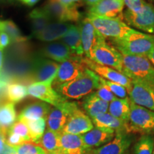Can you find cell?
<instances>
[{"instance_id":"28","label":"cell","mask_w":154,"mask_h":154,"mask_svg":"<svg viewBox=\"0 0 154 154\" xmlns=\"http://www.w3.org/2000/svg\"><path fill=\"white\" fill-rule=\"evenodd\" d=\"M109 113L119 120L128 124L131 112V100L129 97L116 99L109 103Z\"/></svg>"},{"instance_id":"21","label":"cell","mask_w":154,"mask_h":154,"mask_svg":"<svg viewBox=\"0 0 154 154\" xmlns=\"http://www.w3.org/2000/svg\"><path fill=\"white\" fill-rule=\"evenodd\" d=\"M60 146L62 154H85L82 135H75L61 132L60 134Z\"/></svg>"},{"instance_id":"49","label":"cell","mask_w":154,"mask_h":154,"mask_svg":"<svg viewBox=\"0 0 154 154\" xmlns=\"http://www.w3.org/2000/svg\"><path fill=\"white\" fill-rule=\"evenodd\" d=\"M6 85H7V84H6L5 81L0 79V94H1V92L4 89H5Z\"/></svg>"},{"instance_id":"45","label":"cell","mask_w":154,"mask_h":154,"mask_svg":"<svg viewBox=\"0 0 154 154\" xmlns=\"http://www.w3.org/2000/svg\"><path fill=\"white\" fill-rule=\"evenodd\" d=\"M6 141H5V137L3 136L2 134H0V151H2L6 145Z\"/></svg>"},{"instance_id":"8","label":"cell","mask_w":154,"mask_h":154,"mask_svg":"<svg viewBox=\"0 0 154 154\" xmlns=\"http://www.w3.org/2000/svg\"><path fill=\"white\" fill-rule=\"evenodd\" d=\"M134 141L132 133H116L114 138L105 145L86 151L85 154H128L131 146Z\"/></svg>"},{"instance_id":"44","label":"cell","mask_w":154,"mask_h":154,"mask_svg":"<svg viewBox=\"0 0 154 154\" xmlns=\"http://www.w3.org/2000/svg\"><path fill=\"white\" fill-rule=\"evenodd\" d=\"M22 2L28 6H34L38 2L39 0H20Z\"/></svg>"},{"instance_id":"4","label":"cell","mask_w":154,"mask_h":154,"mask_svg":"<svg viewBox=\"0 0 154 154\" xmlns=\"http://www.w3.org/2000/svg\"><path fill=\"white\" fill-rule=\"evenodd\" d=\"M87 18L103 37L113 40L125 37L134 29L119 18L96 16H88Z\"/></svg>"},{"instance_id":"13","label":"cell","mask_w":154,"mask_h":154,"mask_svg":"<svg viewBox=\"0 0 154 154\" xmlns=\"http://www.w3.org/2000/svg\"><path fill=\"white\" fill-rule=\"evenodd\" d=\"M83 61L88 69L96 73L100 77L106 80L117 83L120 85H122L126 88L128 93H129L131 89L132 82L128 77H127L123 73L119 72L114 69L111 68V67L100 65L87 57L83 58Z\"/></svg>"},{"instance_id":"27","label":"cell","mask_w":154,"mask_h":154,"mask_svg":"<svg viewBox=\"0 0 154 154\" xmlns=\"http://www.w3.org/2000/svg\"><path fill=\"white\" fill-rule=\"evenodd\" d=\"M61 42L65 44L74 55L82 57L84 54L82 37H81V30L79 26L71 24L70 27L62 38Z\"/></svg>"},{"instance_id":"7","label":"cell","mask_w":154,"mask_h":154,"mask_svg":"<svg viewBox=\"0 0 154 154\" xmlns=\"http://www.w3.org/2000/svg\"><path fill=\"white\" fill-rule=\"evenodd\" d=\"M124 19L127 25L154 35V6L151 4L145 2L142 10L138 13L126 9L124 13Z\"/></svg>"},{"instance_id":"16","label":"cell","mask_w":154,"mask_h":154,"mask_svg":"<svg viewBox=\"0 0 154 154\" xmlns=\"http://www.w3.org/2000/svg\"><path fill=\"white\" fill-rule=\"evenodd\" d=\"M124 0H101L88 9V16L124 19Z\"/></svg>"},{"instance_id":"2","label":"cell","mask_w":154,"mask_h":154,"mask_svg":"<svg viewBox=\"0 0 154 154\" xmlns=\"http://www.w3.org/2000/svg\"><path fill=\"white\" fill-rule=\"evenodd\" d=\"M113 42L122 54L147 57L154 48V35L133 29L126 36Z\"/></svg>"},{"instance_id":"36","label":"cell","mask_w":154,"mask_h":154,"mask_svg":"<svg viewBox=\"0 0 154 154\" xmlns=\"http://www.w3.org/2000/svg\"><path fill=\"white\" fill-rule=\"evenodd\" d=\"M14 149L17 154H47L40 146L33 142H25Z\"/></svg>"},{"instance_id":"15","label":"cell","mask_w":154,"mask_h":154,"mask_svg":"<svg viewBox=\"0 0 154 154\" xmlns=\"http://www.w3.org/2000/svg\"><path fill=\"white\" fill-rule=\"evenodd\" d=\"M79 27L84 53L86 57L91 59L94 49L105 40V38L96 29L88 18L82 21Z\"/></svg>"},{"instance_id":"6","label":"cell","mask_w":154,"mask_h":154,"mask_svg":"<svg viewBox=\"0 0 154 154\" xmlns=\"http://www.w3.org/2000/svg\"><path fill=\"white\" fill-rule=\"evenodd\" d=\"M91 60L100 65L109 66L122 72L123 55L119 50L102 41L94 49Z\"/></svg>"},{"instance_id":"25","label":"cell","mask_w":154,"mask_h":154,"mask_svg":"<svg viewBox=\"0 0 154 154\" xmlns=\"http://www.w3.org/2000/svg\"><path fill=\"white\" fill-rule=\"evenodd\" d=\"M51 108L45 102H35L26 106L21 111L18 120H37L47 118Z\"/></svg>"},{"instance_id":"50","label":"cell","mask_w":154,"mask_h":154,"mask_svg":"<svg viewBox=\"0 0 154 154\" xmlns=\"http://www.w3.org/2000/svg\"><path fill=\"white\" fill-rule=\"evenodd\" d=\"M74 3L76 4V5L78 7V6L80 5V4H82V0H74Z\"/></svg>"},{"instance_id":"34","label":"cell","mask_w":154,"mask_h":154,"mask_svg":"<svg viewBox=\"0 0 154 154\" xmlns=\"http://www.w3.org/2000/svg\"><path fill=\"white\" fill-rule=\"evenodd\" d=\"M154 138L151 134H145L140 137L134 146V154H153Z\"/></svg>"},{"instance_id":"10","label":"cell","mask_w":154,"mask_h":154,"mask_svg":"<svg viewBox=\"0 0 154 154\" xmlns=\"http://www.w3.org/2000/svg\"><path fill=\"white\" fill-rule=\"evenodd\" d=\"M87 67L83 61V58L74 56L59 64L57 75L53 82L54 86L71 82L81 76Z\"/></svg>"},{"instance_id":"12","label":"cell","mask_w":154,"mask_h":154,"mask_svg":"<svg viewBox=\"0 0 154 154\" xmlns=\"http://www.w3.org/2000/svg\"><path fill=\"white\" fill-rule=\"evenodd\" d=\"M94 128L92 120L82 111L76 104L71 111L62 132L66 134L82 135Z\"/></svg>"},{"instance_id":"37","label":"cell","mask_w":154,"mask_h":154,"mask_svg":"<svg viewBox=\"0 0 154 154\" xmlns=\"http://www.w3.org/2000/svg\"><path fill=\"white\" fill-rule=\"evenodd\" d=\"M8 132L14 133V134L19 135L24 138L26 142H32L31 141L29 130L27 125L25 124V122L23 121L18 120L17 122H15Z\"/></svg>"},{"instance_id":"51","label":"cell","mask_w":154,"mask_h":154,"mask_svg":"<svg viewBox=\"0 0 154 154\" xmlns=\"http://www.w3.org/2000/svg\"><path fill=\"white\" fill-rule=\"evenodd\" d=\"M153 154H154V149H153Z\"/></svg>"},{"instance_id":"39","label":"cell","mask_w":154,"mask_h":154,"mask_svg":"<svg viewBox=\"0 0 154 154\" xmlns=\"http://www.w3.org/2000/svg\"><path fill=\"white\" fill-rule=\"evenodd\" d=\"M127 9L134 13H138L143 9L145 2L143 0H124Z\"/></svg>"},{"instance_id":"52","label":"cell","mask_w":154,"mask_h":154,"mask_svg":"<svg viewBox=\"0 0 154 154\" xmlns=\"http://www.w3.org/2000/svg\"><path fill=\"white\" fill-rule=\"evenodd\" d=\"M153 1H154V0H153Z\"/></svg>"},{"instance_id":"22","label":"cell","mask_w":154,"mask_h":154,"mask_svg":"<svg viewBox=\"0 0 154 154\" xmlns=\"http://www.w3.org/2000/svg\"><path fill=\"white\" fill-rule=\"evenodd\" d=\"M91 120L94 126H95L96 128L111 131L115 133L121 131L128 132V124L113 116L109 112L97 116Z\"/></svg>"},{"instance_id":"32","label":"cell","mask_w":154,"mask_h":154,"mask_svg":"<svg viewBox=\"0 0 154 154\" xmlns=\"http://www.w3.org/2000/svg\"><path fill=\"white\" fill-rule=\"evenodd\" d=\"M25 122L29 130L31 141L36 143L43 136L46 126L47 119H40L37 120H20Z\"/></svg>"},{"instance_id":"14","label":"cell","mask_w":154,"mask_h":154,"mask_svg":"<svg viewBox=\"0 0 154 154\" xmlns=\"http://www.w3.org/2000/svg\"><path fill=\"white\" fill-rule=\"evenodd\" d=\"M42 8L50 18L57 19L58 22H77L81 17L77 8H68L59 0H48Z\"/></svg>"},{"instance_id":"5","label":"cell","mask_w":154,"mask_h":154,"mask_svg":"<svg viewBox=\"0 0 154 154\" xmlns=\"http://www.w3.org/2000/svg\"><path fill=\"white\" fill-rule=\"evenodd\" d=\"M128 132L151 134L154 133V111L131 101Z\"/></svg>"},{"instance_id":"9","label":"cell","mask_w":154,"mask_h":154,"mask_svg":"<svg viewBox=\"0 0 154 154\" xmlns=\"http://www.w3.org/2000/svg\"><path fill=\"white\" fill-rule=\"evenodd\" d=\"M128 93L131 101L136 104L154 111V82L131 81Z\"/></svg>"},{"instance_id":"47","label":"cell","mask_w":154,"mask_h":154,"mask_svg":"<svg viewBox=\"0 0 154 154\" xmlns=\"http://www.w3.org/2000/svg\"><path fill=\"white\" fill-rule=\"evenodd\" d=\"M147 57H148V59L150 60V61L152 63V64L154 66V48L153 49V50L151 51V53H150L147 56Z\"/></svg>"},{"instance_id":"26","label":"cell","mask_w":154,"mask_h":154,"mask_svg":"<svg viewBox=\"0 0 154 154\" xmlns=\"http://www.w3.org/2000/svg\"><path fill=\"white\" fill-rule=\"evenodd\" d=\"M60 134L47 129L36 144L42 148L47 154H62L60 146Z\"/></svg>"},{"instance_id":"18","label":"cell","mask_w":154,"mask_h":154,"mask_svg":"<svg viewBox=\"0 0 154 154\" xmlns=\"http://www.w3.org/2000/svg\"><path fill=\"white\" fill-rule=\"evenodd\" d=\"M59 66V63L54 61L41 57L34 59L32 70L35 82H54L57 75Z\"/></svg>"},{"instance_id":"31","label":"cell","mask_w":154,"mask_h":154,"mask_svg":"<svg viewBox=\"0 0 154 154\" xmlns=\"http://www.w3.org/2000/svg\"><path fill=\"white\" fill-rule=\"evenodd\" d=\"M0 29L8 34L11 42L22 43L28 40V37L22 35L18 26L11 20H0Z\"/></svg>"},{"instance_id":"20","label":"cell","mask_w":154,"mask_h":154,"mask_svg":"<svg viewBox=\"0 0 154 154\" xmlns=\"http://www.w3.org/2000/svg\"><path fill=\"white\" fill-rule=\"evenodd\" d=\"M42 56L45 57L56 62H63L73 57L74 54L63 42H52L44 47L41 50Z\"/></svg>"},{"instance_id":"33","label":"cell","mask_w":154,"mask_h":154,"mask_svg":"<svg viewBox=\"0 0 154 154\" xmlns=\"http://www.w3.org/2000/svg\"><path fill=\"white\" fill-rule=\"evenodd\" d=\"M27 87L22 84H10L6 88V96L10 103H18L27 96Z\"/></svg>"},{"instance_id":"38","label":"cell","mask_w":154,"mask_h":154,"mask_svg":"<svg viewBox=\"0 0 154 154\" xmlns=\"http://www.w3.org/2000/svg\"><path fill=\"white\" fill-rule=\"evenodd\" d=\"M95 93L100 99L108 102V103H110V102L116 99V97L113 95V94L109 90V88L106 86H105L104 84H101V83L99 88L96 90Z\"/></svg>"},{"instance_id":"29","label":"cell","mask_w":154,"mask_h":154,"mask_svg":"<svg viewBox=\"0 0 154 154\" xmlns=\"http://www.w3.org/2000/svg\"><path fill=\"white\" fill-rule=\"evenodd\" d=\"M16 120L14 103H8L0 106V134L5 137Z\"/></svg>"},{"instance_id":"1","label":"cell","mask_w":154,"mask_h":154,"mask_svg":"<svg viewBox=\"0 0 154 154\" xmlns=\"http://www.w3.org/2000/svg\"><path fill=\"white\" fill-rule=\"evenodd\" d=\"M100 84L99 75L87 68L75 79L54 86L56 91L64 99H80L93 93Z\"/></svg>"},{"instance_id":"40","label":"cell","mask_w":154,"mask_h":154,"mask_svg":"<svg viewBox=\"0 0 154 154\" xmlns=\"http://www.w3.org/2000/svg\"><path fill=\"white\" fill-rule=\"evenodd\" d=\"M5 141L8 145L12 146V147H16L17 146H19L26 142L20 136L11 132H8L6 135Z\"/></svg>"},{"instance_id":"30","label":"cell","mask_w":154,"mask_h":154,"mask_svg":"<svg viewBox=\"0 0 154 154\" xmlns=\"http://www.w3.org/2000/svg\"><path fill=\"white\" fill-rule=\"evenodd\" d=\"M29 18L32 22V34L36 36L42 32L52 19L44 11L42 8L34 9L29 14Z\"/></svg>"},{"instance_id":"19","label":"cell","mask_w":154,"mask_h":154,"mask_svg":"<svg viewBox=\"0 0 154 154\" xmlns=\"http://www.w3.org/2000/svg\"><path fill=\"white\" fill-rule=\"evenodd\" d=\"M116 133L111 131L94 128L89 131L82 135L83 143L86 151L97 149L105 145L114 138Z\"/></svg>"},{"instance_id":"42","label":"cell","mask_w":154,"mask_h":154,"mask_svg":"<svg viewBox=\"0 0 154 154\" xmlns=\"http://www.w3.org/2000/svg\"><path fill=\"white\" fill-rule=\"evenodd\" d=\"M0 154H17V153L14 147H12V146L6 143L4 149L0 151Z\"/></svg>"},{"instance_id":"23","label":"cell","mask_w":154,"mask_h":154,"mask_svg":"<svg viewBox=\"0 0 154 154\" xmlns=\"http://www.w3.org/2000/svg\"><path fill=\"white\" fill-rule=\"evenodd\" d=\"M71 24L62 22H51L42 31L34 36L43 42H54L61 38L66 34Z\"/></svg>"},{"instance_id":"48","label":"cell","mask_w":154,"mask_h":154,"mask_svg":"<svg viewBox=\"0 0 154 154\" xmlns=\"http://www.w3.org/2000/svg\"><path fill=\"white\" fill-rule=\"evenodd\" d=\"M85 1V2L89 6H93L94 5H96V3L99 2V1H101V0H84Z\"/></svg>"},{"instance_id":"17","label":"cell","mask_w":154,"mask_h":154,"mask_svg":"<svg viewBox=\"0 0 154 154\" xmlns=\"http://www.w3.org/2000/svg\"><path fill=\"white\" fill-rule=\"evenodd\" d=\"M77 104L75 102L65 101L59 107L50 109L47 118L48 129L57 133H61L66 124L71 111Z\"/></svg>"},{"instance_id":"41","label":"cell","mask_w":154,"mask_h":154,"mask_svg":"<svg viewBox=\"0 0 154 154\" xmlns=\"http://www.w3.org/2000/svg\"><path fill=\"white\" fill-rule=\"evenodd\" d=\"M11 43V38L8 34L0 29V49L2 50L5 49Z\"/></svg>"},{"instance_id":"24","label":"cell","mask_w":154,"mask_h":154,"mask_svg":"<svg viewBox=\"0 0 154 154\" xmlns=\"http://www.w3.org/2000/svg\"><path fill=\"white\" fill-rule=\"evenodd\" d=\"M109 103L103 101L96 95L95 92L86 96L82 102V107L91 119L103 113H107Z\"/></svg>"},{"instance_id":"46","label":"cell","mask_w":154,"mask_h":154,"mask_svg":"<svg viewBox=\"0 0 154 154\" xmlns=\"http://www.w3.org/2000/svg\"><path fill=\"white\" fill-rule=\"evenodd\" d=\"M3 63H4V54L3 51L0 49V73L3 68Z\"/></svg>"},{"instance_id":"43","label":"cell","mask_w":154,"mask_h":154,"mask_svg":"<svg viewBox=\"0 0 154 154\" xmlns=\"http://www.w3.org/2000/svg\"><path fill=\"white\" fill-rule=\"evenodd\" d=\"M59 1L68 8H77V6L74 3V0H59Z\"/></svg>"},{"instance_id":"11","label":"cell","mask_w":154,"mask_h":154,"mask_svg":"<svg viewBox=\"0 0 154 154\" xmlns=\"http://www.w3.org/2000/svg\"><path fill=\"white\" fill-rule=\"evenodd\" d=\"M52 84V82L32 83L27 87L28 94L54 107L60 106L67 100L56 91Z\"/></svg>"},{"instance_id":"35","label":"cell","mask_w":154,"mask_h":154,"mask_svg":"<svg viewBox=\"0 0 154 154\" xmlns=\"http://www.w3.org/2000/svg\"><path fill=\"white\" fill-rule=\"evenodd\" d=\"M99 79L100 82L101 84H104L105 86H106L116 98H118V99H125V98L128 97V91H127V89L124 86L120 85V84H117V83L106 80L100 76Z\"/></svg>"},{"instance_id":"3","label":"cell","mask_w":154,"mask_h":154,"mask_svg":"<svg viewBox=\"0 0 154 154\" xmlns=\"http://www.w3.org/2000/svg\"><path fill=\"white\" fill-rule=\"evenodd\" d=\"M123 55L122 72L131 81L154 82V66L146 57Z\"/></svg>"}]
</instances>
